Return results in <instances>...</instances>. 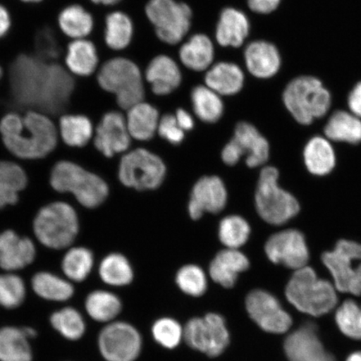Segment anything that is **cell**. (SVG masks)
<instances>
[{
    "label": "cell",
    "instance_id": "obj_7",
    "mask_svg": "<svg viewBox=\"0 0 361 361\" xmlns=\"http://www.w3.org/2000/svg\"><path fill=\"white\" fill-rule=\"evenodd\" d=\"M34 232L45 247L57 250L70 247L79 233L78 214L66 202H52L36 215Z\"/></svg>",
    "mask_w": 361,
    "mask_h": 361
},
{
    "label": "cell",
    "instance_id": "obj_35",
    "mask_svg": "<svg viewBox=\"0 0 361 361\" xmlns=\"http://www.w3.org/2000/svg\"><path fill=\"white\" fill-rule=\"evenodd\" d=\"M63 142L72 147H83L93 135V126L87 116L66 113L60 118Z\"/></svg>",
    "mask_w": 361,
    "mask_h": 361
},
{
    "label": "cell",
    "instance_id": "obj_9",
    "mask_svg": "<svg viewBox=\"0 0 361 361\" xmlns=\"http://www.w3.org/2000/svg\"><path fill=\"white\" fill-rule=\"evenodd\" d=\"M119 179L124 186L138 191L154 190L164 183V161L146 149H135L121 158Z\"/></svg>",
    "mask_w": 361,
    "mask_h": 361
},
{
    "label": "cell",
    "instance_id": "obj_30",
    "mask_svg": "<svg viewBox=\"0 0 361 361\" xmlns=\"http://www.w3.org/2000/svg\"><path fill=\"white\" fill-rule=\"evenodd\" d=\"M0 361H33L30 340L22 328L6 326L0 329Z\"/></svg>",
    "mask_w": 361,
    "mask_h": 361
},
{
    "label": "cell",
    "instance_id": "obj_51",
    "mask_svg": "<svg viewBox=\"0 0 361 361\" xmlns=\"http://www.w3.org/2000/svg\"><path fill=\"white\" fill-rule=\"evenodd\" d=\"M96 6H101L104 7L115 6L117 3H119L121 0H90Z\"/></svg>",
    "mask_w": 361,
    "mask_h": 361
},
{
    "label": "cell",
    "instance_id": "obj_12",
    "mask_svg": "<svg viewBox=\"0 0 361 361\" xmlns=\"http://www.w3.org/2000/svg\"><path fill=\"white\" fill-rule=\"evenodd\" d=\"M183 338L191 348L210 357L222 354L229 343V333L225 320L216 314L189 320L183 329Z\"/></svg>",
    "mask_w": 361,
    "mask_h": 361
},
{
    "label": "cell",
    "instance_id": "obj_53",
    "mask_svg": "<svg viewBox=\"0 0 361 361\" xmlns=\"http://www.w3.org/2000/svg\"><path fill=\"white\" fill-rule=\"evenodd\" d=\"M347 361H361V352H355L350 355Z\"/></svg>",
    "mask_w": 361,
    "mask_h": 361
},
{
    "label": "cell",
    "instance_id": "obj_8",
    "mask_svg": "<svg viewBox=\"0 0 361 361\" xmlns=\"http://www.w3.org/2000/svg\"><path fill=\"white\" fill-rule=\"evenodd\" d=\"M279 171L266 166L261 171L255 193V205L260 218L272 225L286 224L300 210L299 202L279 186Z\"/></svg>",
    "mask_w": 361,
    "mask_h": 361
},
{
    "label": "cell",
    "instance_id": "obj_32",
    "mask_svg": "<svg viewBox=\"0 0 361 361\" xmlns=\"http://www.w3.org/2000/svg\"><path fill=\"white\" fill-rule=\"evenodd\" d=\"M179 56L183 64L188 69L202 71L210 66L214 58V48L207 35H193L180 49Z\"/></svg>",
    "mask_w": 361,
    "mask_h": 361
},
{
    "label": "cell",
    "instance_id": "obj_29",
    "mask_svg": "<svg viewBox=\"0 0 361 361\" xmlns=\"http://www.w3.org/2000/svg\"><path fill=\"white\" fill-rule=\"evenodd\" d=\"M35 295L51 302H66L75 295V288L69 279L49 272H39L31 279Z\"/></svg>",
    "mask_w": 361,
    "mask_h": 361
},
{
    "label": "cell",
    "instance_id": "obj_31",
    "mask_svg": "<svg viewBox=\"0 0 361 361\" xmlns=\"http://www.w3.org/2000/svg\"><path fill=\"white\" fill-rule=\"evenodd\" d=\"M304 159L307 169L316 176L327 175L335 168V151L328 139L315 137L305 147Z\"/></svg>",
    "mask_w": 361,
    "mask_h": 361
},
{
    "label": "cell",
    "instance_id": "obj_34",
    "mask_svg": "<svg viewBox=\"0 0 361 361\" xmlns=\"http://www.w3.org/2000/svg\"><path fill=\"white\" fill-rule=\"evenodd\" d=\"M133 35V25L125 13L112 11L105 19L104 42L111 51H121L128 47Z\"/></svg>",
    "mask_w": 361,
    "mask_h": 361
},
{
    "label": "cell",
    "instance_id": "obj_52",
    "mask_svg": "<svg viewBox=\"0 0 361 361\" xmlns=\"http://www.w3.org/2000/svg\"><path fill=\"white\" fill-rule=\"evenodd\" d=\"M23 331L25 334V336L30 338V340H32L36 336H37V331L32 327H22Z\"/></svg>",
    "mask_w": 361,
    "mask_h": 361
},
{
    "label": "cell",
    "instance_id": "obj_24",
    "mask_svg": "<svg viewBox=\"0 0 361 361\" xmlns=\"http://www.w3.org/2000/svg\"><path fill=\"white\" fill-rule=\"evenodd\" d=\"M146 78L151 84L153 92L158 96H166L179 87L182 74L173 59L158 56L149 64Z\"/></svg>",
    "mask_w": 361,
    "mask_h": 361
},
{
    "label": "cell",
    "instance_id": "obj_54",
    "mask_svg": "<svg viewBox=\"0 0 361 361\" xmlns=\"http://www.w3.org/2000/svg\"><path fill=\"white\" fill-rule=\"evenodd\" d=\"M21 2L25 4H38L42 1V0H20Z\"/></svg>",
    "mask_w": 361,
    "mask_h": 361
},
{
    "label": "cell",
    "instance_id": "obj_22",
    "mask_svg": "<svg viewBox=\"0 0 361 361\" xmlns=\"http://www.w3.org/2000/svg\"><path fill=\"white\" fill-rule=\"evenodd\" d=\"M247 70L258 78H270L277 74L281 66V58L273 44L264 40L252 42L245 51Z\"/></svg>",
    "mask_w": 361,
    "mask_h": 361
},
{
    "label": "cell",
    "instance_id": "obj_15",
    "mask_svg": "<svg viewBox=\"0 0 361 361\" xmlns=\"http://www.w3.org/2000/svg\"><path fill=\"white\" fill-rule=\"evenodd\" d=\"M265 252L274 264L295 270L305 267L310 259L304 234L296 229L274 233L266 242Z\"/></svg>",
    "mask_w": 361,
    "mask_h": 361
},
{
    "label": "cell",
    "instance_id": "obj_2",
    "mask_svg": "<svg viewBox=\"0 0 361 361\" xmlns=\"http://www.w3.org/2000/svg\"><path fill=\"white\" fill-rule=\"evenodd\" d=\"M4 145L21 159H39L56 148L58 133L51 117L37 111H10L0 120Z\"/></svg>",
    "mask_w": 361,
    "mask_h": 361
},
{
    "label": "cell",
    "instance_id": "obj_27",
    "mask_svg": "<svg viewBox=\"0 0 361 361\" xmlns=\"http://www.w3.org/2000/svg\"><path fill=\"white\" fill-rule=\"evenodd\" d=\"M126 125L132 138L146 142L157 133L159 113L154 106L146 102H139L128 110Z\"/></svg>",
    "mask_w": 361,
    "mask_h": 361
},
{
    "label": "cell",
    "instance_id": "obj_39",
    "mask_svg": "<svg viewBox=\"0 0 361 361\" xmlns=\"http://www.w3.org/2000/svg\"><path fill=\"white\" fill-rule=\"evenodd\" d=\"M51 326L56 331L70 341H78L85 332V322L82 314L73 307H64L56 311L49 318Z\"/></svg>",
    "mask_w": 361,
    "mask_h": 361
},
{
    "label": "cell",
    "instance_id": "obj_19",
    "mask_svg": "<svg viewBox=\"0 0 361 361\" xmlns=\"http://www.w3.org/2000/svg\"><path fill=\"white\" fill-rule=\"evenodd\" d=\"M290 361H335L319 340L315 328L310 324L291 334L284 343Z\"/></svg>",
    "mask_w": 361,
    "mask_h": 361
},
{
    "label": "cell",
    "instance_id": "obj_37",
    "mask_svg": "<svg viewBox=\"0 0 361 361\" xmlns=\"http://www.w3.org/2000/svg\"><path fill=\"white\" fill-rule=\"evenodd\" d=\"M85 308L94 322L109 323L121 312V303L114 293L96 290L89 293L85 301Z\"/></svg>",
    "mask_w": 361,
    "mask_h": 361
},
{
    "label": "cell",
    "instance_id": "obj_36",
    "mask_svg": "<svg viewBox=\"0 0 361 361\" xmlns=\"http://www.w3.org/2000/svg\"><path fill=\"white\" fill-rule=\"evenodd\" d=\"M193 111L201 121L215 123L224 114V103L220 94L209 87L198 85L192 90Z\"/></svg>",
    "mask_w": 361,
    "mask_h": 361
},
{
    "label": "cell",
    "instance_id": "obj_45",
    "mask_svg": "<svg viewBox=\"0 0 361 361\" xmlns=\"http://www.w3.org/2000/svg\"><path fill=\"white\" fill-rule=\"evenodd\" d=\"M156 341L165 348L173 349L183 337V329L176 320L170 318L158 319L152 327Z\"/></svg>",
    "mask_w": 361,
    "mask_h": 361
},
{
    "label": "cell",
    "instance_id": "obj_14",
    "mask_svg": "<svg viewBox=\"0 0 361 361\" xmlns=\"http://www.w3.org/2000/svg\"><path fill=\"white\" fill-rule=\"evenodd\" d=\"M98 346L106 361H134L141 351L142 338L130 324L113 322L101 331Z\"/></svg>",
    "mask_w": 361,
    "mask_h": 361
},
{
    "label": "cell",
    "instance_id": "obj_48",
    "mask_svg": "<svg viewBox=\"0 0 361 361\" xmlns=\"http://www.w3.org/2000/svg\"><path fill=\"white\" fill-rule=\"evenodd\" d=\"M348 105L352 114L361 119V81L350 94Z\"/></svg>",
    "mask_w": 361,
    "mask_h": 361
},
{
    "label": "cell",
    "instance_id": "obj_44",
    "mask_svg": "<svg viewBox=\"0 0 361 361\" xmlns=\"http://www.w3.org/2000/svg\"><path fill=\"white\" fill-rule=\"evenodd\" d=\"M176 281L180 290L191 296H201L207 290L206 274L197 265H186L180 268Z\"/></svg>",
    "mask_w": 361,
    "mask_h": 361
},
{
    "label": "cell",
    "instance_id": "obj_26",
    "mask_svg": "<svg viewBox=\"0 0 361 361\" xmlns=\"http://www.w3.org/2000/svg\"><path fill=\"white\" fill-rule=\"evenodd\" d=\"M207 87L220 96H233L240 92L245 83V75L237 65L220 62L207 71L205 75Z\"/></svg>",
    "mask_w": 361,
    "mask_h": 361
},
{
    "label": "cell",
    "instance_id": "obj_17",
    "mask_svg": "<svg viewBox=\"0 0 361 361\" xmlns=\"http://www.w3.org/2000/svg\"><path fill=\"white\" fill-rule=\"evenodd\" d=\"M228 202V192L223 180L216 176H205L194 185L188 203V213L197 220L207 212L219 214Z\"/></svg>",
    "mask_w": 361,
    "mask_h": 361
},
{
    "label": "cell",
    "instance_id": "obj_1",
    "mask_svg": "<svg viewBox=\"0 0 361 361\" xmlns=\"http://www.w3.org/2000/svg\"><path fill=\"white\" fill-rule=\"evenodd\" d=\"M76 78L64 63H49L31 55L13 60L0 80V106L10 111H37L49 116L66 114Z\"/></svg>",
    "mask_w": 361,
    "mask_h": 361
},
{
    "label": "cell",
    "instance_id": "obj_18",
    "mask_svg": "<svg viewBox=\"0 0 361 361\" xmlns=\"http://www.w3.org/2000/svg\"><path fill=\"white\" fill-rule=\"evenodd\" d=\"M130 139L126 117L118 111H110L102 116L97 126L94 143L104 156L112 157L128 150Z\"/></svg>",
    "mask_w": 361,
    "mask_h": 361
},
{
    "label": "cell",
    "instance_id": "obj_16",
    "mask_svg": "<svg viewBox=\"0 0 361 361\" xmlns=\"http://www.w3.org/2000/svg\"><path fill=\"white\" fill-rule=\"evenodd\" d=\"M246 308L251 319L266 332L282 334L291 326L290 314L282 309L276 298L268 292L252 291L247 297Z\"/></svg>",
    "mask_w": 361,
    "mask_h": 361
},
{
    "label": "cell",
    "instance_id": "obj_6",
    "mask_svg": "<svg viewBox=\"0 0 361 361\" xmlns=\"http://www.w3.org/2000/svg\"><path fill=\"white\" fill-rule=\"evenodd\" d=\"M283 100L297 123L305 126L326 115L331 105L329 90L313 76L293 80L284 90Z\"/></svg>",
    "mask_w": 361,
    "mask_h": 361
},
{
    "label": "cell",
    "instance_id": "obj_33",
    "mask_svg": "<svg viewBox=\"0 0 361 361\" xmlns=\"http://www.w3.org/2000/svg\"><path fill=\"white\" fill-rule=\"evenodd\" d=\"M324 134L335 142L357 144L361 142V119L351 112L338 111L334 113L324 126Z\"/></svg>",
    "mask_w": 361,
    "mask_h": 361
},
{
    "label": "cell",
    "instance_id": "obj_55",
    "mask_svg": "<svg viewBox=\"0 0 361 361\" xmlns=\"http://www.w3.org/2000/svg\"><path fill=\"white\" fill-rule=\"evenodd\" d=\"M3 75H4V71H3L1 66H0V80L2 79Z\"/></svg>",
    "mask_w": 361,
    "mask_h": 361
},
{
    "label": "cell",
    "instance_id": "obj_3",
    "mask_svg": "<svg viewBox=\"0 0 361 361\" xmlns=\"http://www.w3.org/2000/svg\"><path fill=\"white\" fill-rule=\"evenodd\" d=\"M286 295L298 310L315 317L331 312L338 301L336 288L319 279L309 266L295 270L288 283Z\"/></svg>",
    "mask_w": 361,
    "mask_h": 361
},
{
    "label": "cell",
    "instance_id": "obj_40",
    "mask_svg": "<svg viewBox=\"0 0 361 361\" xmlns=\"http://www.w3.org/2000/svg\"><path fill=\"white\" fill-rule=\"evenodd\" d=\"M99 275L104 283L111 286H128L133 279L132 266L120 254L107 255L99 267Z\"/></svg>",
    "mask_w": 361,
    "mask_h": 361
},
{
    "label": "cell",
    "instance_id": "obj_42",
    "mask_svg": "<svg viewBox=\"0 0 361 361\" xmlns=\"http://www.w3.org/2000/svg\"><path fill=\"white\" fill-rule=\"evenodd\" d=\"M26 298V286L19 275L12 272L0 274V306L6 310L19 308Z\"/></svg>",
    "mask_w": 361,
    "mask_h": 361
},
{
    "label": "cell",
    "instance_id": "obj_43",
    "mask_svg": "<svg viewBox=\"0 0 361 361\" xmlns=\"http://www.w3.org/2000/svg\"><path fill=\"white\" fill-rule=\"evenodd\" d=\"M336 320L344 335L361 340V306L353 300H346L336 311Z\"/></svg>",
    "mask_w": 361,
    "mask_h": 361
},
{
    "label": "cell",
    "instance_id": "obj_28",
    "mask_svg": "<svg viewBox=\"0 0 361 361\" xmlns=\"http://www.w3.org/2000/svg\"><path fill=\"white\" fill-rule=\"evenodd\" d=\"M58 25L62 33L71 40L87 39L93 32L94 17L80 4L67 6L58 17Z\"/></svg>",
    "mask_w": 361,
    "mask_h": 361
},
{
    "label": "cell",
    "instance_id": "obj_4",
    "mask_svg": "<svg viewBox=\"0 0 361 361\" xmlns=\"http://www.w3.org/2000/svg\"><path fill=\"white\" fill-rule=\"evenodd\" d=\"M97 84L104 92L115 94L119 106L128 111L143 102L144 85L141 71L128 59L114 57L102 63L97 71Z\"/></svg>",
    "mask_w": 361,
    "mask_h": 361
},
{
    "label": "cell",
    "instance_id": "obj_38",
    "mask_svg": "<svg viewBox=\"0 0 361 361\" xmlns=\"http://www.w3.org/2000/svg\"><path fill=\"white\" fill-rule=\"evenodd\" d=\"M94 265L92 252L84 247H75L68 250L62 259L63 273L71 282L80 283L87 279Z\"/></svg>",
    "mask_w": 361,
    "mask_h": 361
},
{
    "label": "cell",
    "instance_id": "obj_23",
    "mask_svg": "<svg viewBox=\"0 0 361 361\" xmlns=\"http://www.w3.org/2000/svg\"><path fill=\"white\" fill-rule=\"evenodd\" d=\"M250 267L247 257L238 250L227 248L220 251L212 261L209 274L212 279L224 288H232L238 274Z\"/></svg>",
    "mask_w": 361,
    "mask_h": 361
},
{
    "label": "cell",
    "instance_id": "obj_49",
    "mask_svg": "<svg viewBox=\"0 0 361 361\" xmlns=\"http://www.w3.org/2000/svg\"><path fill=\"white\" fill-rule=\"evenodd\" d=\"M11 16L10 12L3 4H0V39L4 37L11 28Z\"/></svg>",
    "mask_w": 361,
    "mask_h": 361
},
{
    "label": "cell",
    "instance_id": "obj_20",
    "mask_svg": "<svg viewBox=\"0 0 361 361\" xmlns=\"http://www.w3.org/2000/svg\"><path fill=\"white\" fill-rule=\"evenodd\" d=\"M36 255L34 243L12 230L0 233V268L15 272L32 264Z\"/></svg>",
    "mask_w": 361,
    "mask_h": 361
},
{
    "label": "cell",
    "instance_id": "obj_47",
    "mask_svg": "<svg viewBox=\"0 0 361 361\" xmlns=\"http://www.w3.org/2000/svg\"><path fill=\"white\" fill-rule=\"evenodd\" d=\"M281 0H247L251 11L259 13H269L276 10Z\"/></svg>",
    "mask_w": 361,
    "mask_h": 361
},
{
    "label": "cell",
    "instance_id": "obj_21",
    "mask_svg": "<svg viewBox=\"0 0 361 361\" xmlns=\"http://www.w3.org/2000/svg\"><path fill=\"white\" fill-rule=\"evenodd\" d=\"M67 70L75 78H90L101 66L98 49L92 40L73 39L68 44L65 58Z\"/></svg>",
    "mask_w": 361,
    "mask_h": 361
},
{
    "label": "cell",
    "instance_id": "obj_50",
    "mask_svg": "<svg viewBox=\"0 0 361 361\" xmlns=\"http://www.w3.org/2000/svg\"><path fill=\"white\" fill-rule=\"evenodd\" d=\"M175 117L180 128H182L184 132H187V130H190L193 128L194 121L192 116L189 114L188 111L183 109H178L177 112H176Z\"/></svg>",
    "mask_w": 361,
    "mask_h": 361
},
{
    "label": "cell",
    "instance_id": "obj_41",
    "mask_svg": "<svg viewBox=\"0 0 361 361\" xmlns=\"http://www.w3.org/2000/svg\"><path fill=\"white\" fill-rule=\"evenodd\" d=\"M251 228L245 219L238 215H230L221 220L219 227L220 242L227 248L238 250L250 238Z\"/></svg>",
    "mask_w": 361,
    "mask_h": 361
},
{
    "label": "cell",
    "instance_id": "obj_46",
    "mask_svg": "<svg viewBox=\"0 0 361 361\" xmlns=\"http://www.w3.org/2000/svg\"><path fill=\"white\" fill-rule=\"evenodd\" d=\"M157 133L173 145H178L184 138V130L180 128L173 115H165L161 117L158 125Z\"/></svg>",
    "mask_w": 361,
    "mask_h": 361
},
{
    "label": "cell",
    "instance_id": "obj_13",
    "mask_svg": "<svg viewBox=\"0 0 361 361\" xmlns=\"http://www.w3.org/2000/svg\"><path fill=\"white\" fill-rule=\"evenodd\" d=\"M246 156V164L250 168H257L269 159V145L255 126L239 123L234 130L233 137L224 147L222 159L226 165L234 166Z\"/></svg>",
    "mask_w": 361,
    "mask_h": 361
},
{
    "label": "cell",
    "instance_id": "obj_25",
    "mask_svg": "<svg viewBox=\"0 0 361 361\" xmlns=\"http://www.w3.org/2000/svg\"><path fill=\"white\" fill-rule=\"evenodd\" d=\"M250 21L240 11L226 8L221 13L216 30V39L222 47H239L250 33Z\"/></svg>",
    "mask_w": 361,
    "mask_h": 361
},
{
    "label": "cell",
    "instance_id": "obj_10",
    "mask_svg": "<svg viewBox=\"0 0 361 361\" xmlns=\"http://www.w3.org/2000/svg\"><path fill=\"white\" fill-rule=\"evenodd\" d=\"M361 260V245L342 240L336 243L335 250L324 252L322 261L331 272L337 290L361 295V263L353 266V262Z\"/></svg>",
    "mask_w": 361,
    "mask_h": 361
},
{
    "label": "cell",
    "instance_id": "obj_5",
    "mask_svg": "<svg viewBox=\"0 0 361 361\" xmlns=\"http://www.w3.org/2000/svg\"><path fill=\"white\" fill-rule=\"evenodd\" d=\"M51 187L59 192H71L81 205L94 209L106 200L108 185L99 176L73 162H58L51 171Z\"/></svg>",
    "mask_w": 361,
    "mask_h": 361
},
{
    "label": "cell",
    "instance_id": "obj_11",
    "mask_svg": "<svg viewBox=\"0 0 361 361\" xmlns=\"http://www.w3.org/2000/svg\"><path fill=\"white\" fill-rule=\"evenodd\" d=\"M146 13L155 26L158 38L165 43H179L190 29L192 11L186 4L175 0H150Z\"/></svg>",
    "mask_w": 361,
    "mask_h": 361
}]
</instances>
